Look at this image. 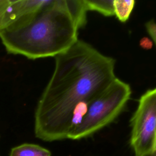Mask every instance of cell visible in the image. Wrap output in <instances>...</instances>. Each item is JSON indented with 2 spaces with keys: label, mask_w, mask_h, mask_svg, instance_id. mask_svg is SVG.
<instances>
[{
  "label": "cell",
  "mask_w": 156,
  "mask_h": 156,
  "mask_svg": "<svg viewBox=\"0 0 156 156\" xmlns=\"http://www.w3.org/2000/svg\"><path fill=\"white\" fill-rule=\"evenodd\" d=\"M51 152L39 145L24 143L11 149L10 156H51Z\"/></svg>",
  "instance_id": "6"
},
{
  "label": "cell",
  "mask_w": 156,
  "mask_h": 156,
  "mask_svg": "<svg viewBox=\"0 0 156 156\" xmlns=\"http://www.w3.org/2000/svg\"><path fill=\"white\" fill-rule=\"evenodd\" d=\"M131 95L129 84L116 77L87 107L85 113L68 138L87 137L112 122L124 108Z\"/></svg>",
  "instance_id": "3"
},
{
  "label": "cell",
  "mask_w": 156,
  "mask_h": 156,
  "mask_svg": "<svg viewBox=\"0 0 156 156\" xmlns=\"http://www.w3.org/2000/svg\"><path fill=\"white\" fill-rule=\"evenodd\" d=\"M87 10L98 12L107 16L115 15L113 0H83Z\"/></svg>",
  "instance_id": "7"
},
{
  "label": "cell",
  "mask_w": 156,
  "mask_h": 156,
  "mask_svg": "<svg viewBox=\"0 0 156 156\" xmlns=\"http://www.w3.org/2000/svg\"><path fill=\"white\" fill-rule=\"evenodd\" d=\"M135 156H156V149L152 152L143 154L141 155H135Z\"/></svg>",
  "instance_id": "11"
},
{
  "label": "cell",
  "mask_w": 156,
  "mask_h": 156,
  "mask_svg": "<svg viewBox=\"0 0 156 156\" xmlns=\"http://www.w3.org/2000/svg\"><path fill=\"white\" fill-rule=\"evenodd\" d=\"M134 0H113L115 15L121 22H126L130 17L134 7Z\"/></svg>",
  "instance_id": "8"
},
{
  "label": "cell",
  "mask_w": 156,
  "mask_h": 156,
  "mask_svg": "<svg viewBox=\"0 0 156 156\" xmlns=\"http://www.w3.org/2000/svg\"><path fill=\"white\" fill-rule=\"evenodd\" d=\"M131 126L130 144L135 155L156 149V88L141 96Z\"/></svg>",
  "instance_id": "4"
},
{
  "label": "cell",
  "mask_w": 156,
  "mask_h": 156,
  "mask_svg": "<svg viewBox=\"0 0 156 156\" xmlns=\"http://www.w3.org/2000/svg\"><path fill=\"white\" fill-rule=\"evenodd\" d=\"M83 0H46L37 10L0 30L7 52L29 59L55 57L79 40L86 23Z\"/></svg>",
  "instance_id": "2"
},
{
  "label": "cell",
  "mask_w": 156,
  "mask_h": 156,
  "mask_svg": "<svg viewBox=\"0 0 156 156\" xmlns=\"http://www.w3.org/2000/svg\"><path fill=\"white\" fill-rule=\"evenodd\" d=\"M46 0H18L10 2L0 19V30L16 20L37 10Z\"/></svg>",
  "instance_id": "5"
},
{
  "label": "cell",
  "mask_w": 156,
  "mask_h": 156,
  "mask_svg": "<svg viewBox=\"0 0 156 156\" xmlns=\"http://www.w3.org/2000/svg\"><path fill=\"white\" fill-rule=\"evenodd\" d=\"M10 2V0H0V19L9 5Z\"/></svg>",
  "instance_id": "10"
},
{
  "label": "cell",
  "mask_w": 156,
  "mask_h": 156,
  "mask_svg": "<svg viewBox=\"0 0 156 156\" xmlns=\"http://www.w3.org/2000/svg\"><path fill=\"white\" fill-rule=\"evenodd\" d=\"M115 60L78 40L55 57V68L35 111V136L45 141L68 138L79 107L98 98L116 78Z\"/></svg>",
  "instance_id": "1"
},
{
  "label": "cell",
  "mask_w": 156,
  "mask_h": 156,
  "mask_svg": "<svg viewBox=\"0 0 156 156\" xmlns=\"http://www.w3.org/2000/svg\"><path fill=\"white\" fill-rule=\"evenodd\" d=\"M146 29L156 46V23L154 20L147 22L145 24Z\"/></svg>",
  "instance_id": "9"
}]
</instances>
